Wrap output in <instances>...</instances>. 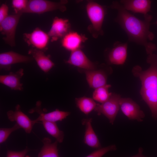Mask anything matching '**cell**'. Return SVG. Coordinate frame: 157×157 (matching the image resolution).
Listing matches in <instances>:
<instances>
[{
  "label": "cell",
  "instance_id": "obj_1",
  "mask_svg": "<svg viewBox=\"0 0 157 157\" xmlns=\"http://www.w3.org/2000/svg\"><path fill=\"white\" fill-rule=\"evenodd\" d=\"M110 7L117 10L115 20L126 32L129 41L144 47L148 55L153 53L156 47L151 42L154 37L149 29L152 15L148 14L144 15V19H140L125 9L118 1H113Z\"/></svg>",
  "mask_w": 157,
  "mask_h": 157
},
{
  "label": "cell",
  "instance_id": "obj_2",
  "mask_svg": "<svg viewBox=\"0 0 157 157\" xmlns=\"http://www.w3.org/2000/svg\"><path fill=\"white\" fill-rule=\"evenodd\" d=\"M147 62L150 67L143 70L139 66L133 67V75L140 79L142 84L140 93L150 109L152 117L157 118V56L153 53L148 55Z\"/></svg>",
  "mask_w": 157,
  "mask_h": 157
},
{
  "label": "cell",
  "instance_id": "obj_3",
  "mask_svg": "<svg viewBox=\"0 0 157 157\" xmlns=\"http://www.w3.org/2000/svg\"><path fill=\"white\" fill-rule=\"evenodd\" d=\"M86 9L91 22L88 27V30L93 38H97L104 34L102 25L106 13V9L104 6L90 0L87 3Z\"/></svg>",
  "mask_w": 157,
  "mask_h": 157
},
{
  "label": "cell",
  "instance_id": "obj_4",
  "mask_svg": "<svg viewBox=\"0 0 157 157\" xmlns=\"http://www.w3.org/2000/svg\"><path fill=\"white\" fill-rule=\"evenodd\" d=\"M67 2V0L56 2L46 0H30L28 1L27 6L22 13L39 14L57 10L64 12L66 10V4Z\"/></svg>",
  "mask_w": 157,
  "mask_h": 157
},
{
  "label": "cell",
  "instance_id": "obj_5",
  "mask_svg": "<svg viewBox=\"0 0 157 157\" xmlns=\"http://www.w3.org/2000/svg\"><path fill=\"white\" fill-rule=\"evenodd\" d=\"M22 13H15L8 16L0 23V31L4 36L5 43L11 47L15 45V35L16 28Z\"/></svg>",
  "mask_w": 157,
  "mask_h": 157
},
{
  "label": "cell",
  "instance_id": "obj_6",
  "mask_svg": "<svg viewBox=\"0 0 157 157\" xmlns=\"http://www.w3.org/2000/svg\"><path fill=\"white\" fill-rule=\"evenodd\" d=\"M121 98L120 95L112 93L105 102L101 104H97L94 110L99 115H104L113 125L120 108L119 101Z\"/></svg>",
  "mask_w": 157,
  "mask_h": 157
},
{
  "label": "cell",
  "instance_id": "obj_7",
  "mask_svg": "<svg viewBox=\"0 0 157 157\" xmlns=\"http://www.w3.org/2000/svg\"><path fill=\"white\" fill-rule=\"evenodd\" d=\"M23 37L28 45L33 48L43 51L47 49L50 38L48 33L39 28H36L31 33H24Z\"/></svg>",
  "mask_w": 157,
  "mask_h": 157
},
{
  "label": "cell",
  "instance_id": "obj_8",
  "mask_svg": "<svg viewBox=\"0 0 157 157\" xmlns=\"http://www.w3.org/2000/svg\"><path fill=\"white\" fill-rule=\"evenodd\" d=\"M120 108L123 114L129 119L142 122L145 117L144 112L139 105L130 98H121Z\"/></svg>",
  "mask_w": 157,
  "mask_h": 157
},
{
  "label": "cell",
  "instance_id": "obj_9",
  "mask_svg": "<svg viewBox=\"0 0 157 157\" xmlns=\"http://www.w3.org/2000/svg\"><path fill=\"white\" fill-rule=\"evenodd\" d=\"M35 112L39 114L38 117L34 120L36 123L40 121L42 122L43 121L53 122L62 121L70 113L69 112L60 111L57 109L51 112L44 113L42 109L41 102L40 101H37L35 107L29 111V113H30Z\"/></svg>",
  "mask_w": 157,
  "mask_h": 157
},
{
  "label": "cell",
  "instance_id": "obj_10",
  "mask_svg": "<svg viewBox=\"0 0 157 157\" xmlns=\"http://www.w3.org/2000/svg\"><path fill=\"white\" fill-rule=\"evenodd\" d=\"M71 25L68 20L55 17L48 33L51 42L62 39L71 31Z\"/></svg>",
  "mask_w": 157,
  "mask_h": 157
},
{
  "label": "cell",
  "instance_id": "obj_11",
  "mask_svg": "<svg viewBox=\"0 0 157 157\" xmlns=\"http://www.w3.org/2000/svg\"><path fill=\"white\" fill-rule=\"evenodd\" d=\"M33 59L32 57L21 55L13 51L2 53L0 54V69L10 71L12 65L29 62Z\"/></svg>",
  "mask_w": 157,
  "mask_h": 157
},
{
  "label": "cell",
  "instance_id": "obj_12",
  "mask_svg": "<svg viewBox=\"0 0 157 157\" xmlns=\"http://www.w3.org/2000/svg\"><path fill=\"white\" fill-rule=\"evenodd\" d=\"M7 115L10 121L16 122L28 133H31L33 126L36 123L34 120H31L21 111L19 104L16 106L15 111H8L7 112Z\"/></svg>",
  "mask_w": 157,
  "mask_h": 157
},
{
  "label": "cell",
  "instance_id": "obj_13",
  "mask_svg": "<svg viewBox=\"0 0 157 157\" xmlns=\"http://www.w3.org/2000/svg\"><path fill=\"white\" fill-rule=\"evenodd\" d=\"M66 63L86 70H95L96 65L90 60L81 49L71 52Z\"/></svg>",
  "mask_w": 157,
  "mask_h": 157
},
{
  "label": "cell",
  "instance_id": "obj_14",
  "mask_svg": "<svg viewBox=\"0 0 157 157\" xmlns=\"http://www.w3.org/2000/svg\"><path fill=\"white\" fill-rule=\"evenodd\" d=\"M128 44L116 42L108 55V62L111 64L121 65L125 62L127 54Z\"/></svg>",
  "mask_w": 157,
  "mask_h": 157
},
{
  "label": "cell",
  "instance_id": "obj_15",
  "mask_svg": "<svg viewBox=\"0 0 157 157\" xmlns=\"http://www.w3.org/2000/svg\"><path fill=\"white\" fill-rule=\"evenodd\" d=\"M124 8L129 11L143 14H148L150 11L151 1L149 0H122L119 1Z\"/></svg>",
  "mask_w": 157,
  "mask_h": 157
},
{
  "label": "cell",
  "instance_id": "obj_16",
  "mask_svg": "<svg viewBox=\"0 0 157 157\" xmlns=\"http://www.w3.org/2000/svg\"><path fill=\"white\" fill-rule=\"evenodd\" d=\"M87 39L86 36L76 32L70 31L62 39V46L71 52L80 49L82 43Z\"/></svg>",
  "mask_w": 157,
  "mask_h": 157
},
{
  "label": "cell",
  "instance_id": "obj_17",
  "mask_svg": "<svg viewBox=\"0 0 157 157\" xmlns=\"http://www.w3.org/2000/svg\"><path fill=\"white\" fill-rule=\"evenodd\" d=\"M90 87L96 89L106 84L107 76L102 70L83 69Z\"/></svg>",
  "mask_w": 157,
  "mask_h": 157
},
{
  "label": "cell",
  "instance_id": "obj_18",
  "mask_svg": "<svg viewBox=\"0 0 157 157\" xmlns=\"http://www.w3.org/2000/svg\"><path fill=\"white\" fill-rule=\"evenodd\" d=\"M24 74V69L21 68L15 73L10 72L8 74L1 75L0 82L12 90H22L23 84L20 82V79Z\"/></svg>",
  "mask_w": 157,
  "mask_h": 157
},
{
  "label": "cell",
  "instance_id": "obj_19",
  "mask_svg": "<svg viewBox=\"0 0 157 157\" xmlns=\"http://www.w3.org/2000/svg\"><path fill=\"white\" fill-rule=\"evenodd\" d=\"M28 53L31 55L40 68L45 73L49 72L54 65L50 56H46L42 51L33 48L29 50Z\"/></svg>",
  "mask_w": 157,
  "mask_h": 157
},
{
  "label": "cell",
  "instance_id": "obj_20",
  "mask_svg": "<svg viewBox=\"0 0 157 157\" xmlns=\"http://www.w3.org/2000/svg\"><path fill=\"white\" fill-rule=\"evenodd\" d=\"M92 118H89L82 120V124L85 127L84 141L89 146L98 149L101 148V145L92 127Z\"/></svg>",
  "mask_w": 157,
  "mask_h": 157
},
{
  "label": "cell",
  "instance_id": "obj_21",
  "mask_svg": "<svg viewBox=\"0 0 157 157\" xmlns=\"http://www.w3.org/2000/svg\"><path fill=\"white\" fill-rule=\"evenodd\" d=\"M42 142L43 146L38 157H59L57 148L58 142L56 140L52 143L50 138L45 137L43 139Z\"/></svg>",
  "mask_w": 157,
  "mask_h": 157
},
{
  "label": "cell",
  "instance_id": "obj_22",
  "mask_svg": "<svg viewBox=\"0 0 157 157\" xmlns=\"http://www.w3.org/2000/svg\"><path fill=\"white\" fill-rule=\"evenodd\" d=\"M75 101L78 108L86 115L94 110L97 105L93 99L85 97L76 98Z\"/></svg>",
  "mask_w": 157,
  "mask_h": 157
},
{
  "label": "cell",
  "instance_id": "obj_23",
  "mask_svg": "<svg viewBox=\"0 0 157 157\" xmlns=\"http://www.w3.org/2000/svg\"><path fill=\"white\" fill-rule=\"evenodd\" d=\"M42 122L47 131L55 138L58 142L61 143L63 142L64 136V133L59 129L55 122L45 121H42Z\"/></svg>",
  "mask_w": 157,
  "mask_h": 157
},
{
  "label": "cell",
  "instance_id": "obj_24",
  "mask_svg": "<svg viewBox=\"0 0 157 157\" xmlns=\"http://www.w3.org/2000/svg\"><path fill=\"white\" fill-rule=\"evenodd\" d=\"M111 87V85L106 84L95 89L93 93V99L101 104L105 102L109 99L112 94L108 91Z\"/></svg>",
  "mask_w": 157,
  "mask_h": 157
},
{
  "label": "cell",
  "instance_id": "obj_25",
  "mask_svg": "<svg viewBox=\"0 0 157 157\" xmlns=\"http://www.w3.org/2000/svg\"><path fill=\"white\" fill-rule=\"evenodd\" d=\"M117 149L115 145H110L104 147L97 149L85 157H102L108 152L115 151Z\"/></svg>",
  "mask_w": 157,
  "mask_h": 157
},
{
  "label": "cell",
  "instance_id": "obj_26",
  "mask_svg": "<svg viewBox=\"0 0 157 157\" xmlns=\"http://www.w3.org/2000/svg\"><path fill=\"white\" fill-rule=\"evenodd\" d=\"M21 128V127L16 123L13 127L10 128H1L0 129V144L5 142L12 132Z\"/></svg>",
  "mask_w": 157,
  "mask_h": 157
},
{
  "label": "cell",
  "instance_id": "obj_27",
  "mask_svg": "<svg viewBox=\"0 0 157 157\" xmlns=\"http://www.w3.org/2000/svg\"><path fill=\"white\" fill-rule=\"evenodd\" d=\"M28 1L26 0H13L12 4L15 14L22 13L26 8Z\"/></svg>",
  "mask_w": 157,
  "mask_h": 157
},
{
  "label": "cell",
  "instance_id": "obj_28",
  "mask_svg": "<svg viewBox=\"0 0 157 157\" xmlns=\"http://www.w3.org/2000/svg\"><path fill=\"white\" fill-rule=\"evenodd\" d=\"M28 151V149L27 147L19 151L8 150L6 157H25V156Z\"/></svg>",
  "mask_w": 157,
  "mask_h": 157
},
{
  "label": "cell",
  "instance_id": "obj_29",
  "mask_svg": "<svg viewBox=\"0 0 157 157\" xmlns=\"http://www.w3.org/2000/svg\"><path fill=\"white\" fill-rule=\"evenodd\" d=\"M8 6L5 3L2 4L0 7V23L8 16Z\"/></svg>",
  "mask_w": 157,
  "mask_h": 157
},
{
  "label": "cell",
  "instance_id": "obj_30",
  "mask_svg": "<svg viewBox=\"0 0 157 157\" xmlns=\"http://www.w3.org/2000/svg\"><path fill=\"white\" fill-rule=\"evenodd\" d=\"M143 149L142 148H139L138 154L136 155L131 157H147L143 155Z\"/></svg>",
  "mask_w": 157,
  "mask_h": 157
},
{
  "label": "cell",
  "instance_id": "obj_31",
  "mask_svg": "<svg viewBox=\"0 0 157 157\" xmlns=\"http://www.w3.org/2000/svg\"><path fill=\"white\" fill-rule=\"evenodd\" d=\"M25 157H30L29 156H26Z\"/></svg>",
  "mask_w": 157,
  "mask_h": 157
},
{
  "label": "cell",
  "instance_id": "obj_32",
  "mask_svg": "<svg viewBox=\"0 0 157 157\" xmlns=\"http://www.w3.org/2000/svg\"><path fill=\"white\" fill-rule=\"evenodd\" d=\"M156 24H157V21L156 22Z\"/></svg>",
  "mask_w": 157,
  "mask_h": 157
}]
</instances>
